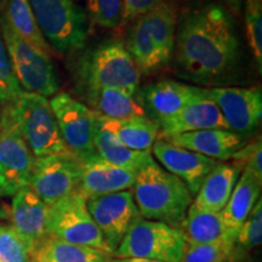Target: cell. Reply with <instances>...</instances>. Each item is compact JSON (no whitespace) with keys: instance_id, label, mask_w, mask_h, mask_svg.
<instances>
[{"instance_id":"obj_1","label":"cell","mask_w":262,"mask_h":262,"mask_svg":"<svg viewBox=\"0 0 262 262\" xmlns=\"http://www.w3.org/2000/svg\"><path fill=\"white\" fill-rule=\"evenodd\" d=\"M243 51L233 15L215 2L194 5L179 16L173 70L183 80L220 88L237 80Z\"/></svg>"},{"instance_id":"obj_2","label":"cell","mask_w":262,"mask_h":262,"mask_svg":"<svg viewBox=\"0 0 262 262\" xmlns=\"http://www.w3.org/2000/svg\"><path fill=\"white\" fill-rule=\"evenodd\" d=\"M179 12L173 0H164L131 22L125 48L141 74L168 67L172 60Z\"/></svg>"},{"instance_id":"obj_3","label":"cell","mask_w":262,"mask_h":262,"mask_svg":"<svg viewBox=\"0 0 262 262\" xmlns=\"http://www.w3.org/2000/svg\"><path fill=\"white\" fill-rule=\"evenodd\" d=\"M134 201L141 216L180 228L185 220L193 195L187 186L152 159L137 171Z\"/></svg>"},{"instance_id":"obj_4","label":"cell","mask_w":262,"mask_h":262,"mask_svg":"<svg viewBox=\"0 0 262 262\" xmlns=\"http://www.w3.org/2000/svg\"><path fill=\"white\" fill-rule=\"evenodd\" d=\"M74 74L81 94L103 88L123 90L130 95L139 91V68L125 44L116 39L103 40L85 50L77 62Z\"/></svg>"},{"instance_id":"obj_5","label":"cell","mask_w":262,"mask_h":262,"mask_svg":"<svg viewBox=\"0 0 262 262\" xmlns=\"http://www.w3.org/2000/svg\"><path fill=\"white\" fill-rule=\"evenodd\" d=\"M40 31L58 54L83 50L89 35L84 9L73 0H28Z\"/></svg>"},{"instance_id":"obj_6","label":"cell","mask_w":262,"mask_h":262,"mask_svg":"<svg viewBox=\"0 0 262 262\" xmlns=\"http://www.w3.org/2000/svg\"><path fill=\"white\" fill-rule=\"evenodd\" d=\"M0 32L21 89L44 97L57 94L60 80L50 56L19 37L3 15H0Z\"/></svg>"},{"instance_id":"obj_7","label":"cell","mask_w":262,"mask_h":262,"mask_svg":"<svg viewBox=\"0 0 262 262\" xmlns=\"http://www.w3.org/2000/svg\"><path fill=\"white\" fill-rule=\"evenodd\" d=\"M10 108L35 158L71 155L62 140L56 118L47 97L24 91L14 103L10 104Z\"/></svg>"},{"instance_id":"obj_8","label":"cell","mask_w":262,"mask_h":262,"mask_svg":"<svg viewBox=\"0 0 262 262\" xmlns=\"http://www.w3.org/2000/svg\"><path fill=\"white\" fill-rule=\"evenodd\" d=\"M187 248L188 243L180 228L141 217L131 226L112 257L180 262Z\"/></svg>"},{"instance_id":"obj_9","label":"cell","mask_w":262,"mask_h":262,"mask_svg":"<svg viewBox=\"0 0 262 262\" xmlns=\"http://www.w3.org/2000/svg\"><path fill=\"white\" fill-rule=\"evenodd\" d=\"M34 159L8 104L0 117V196H14L29 186Z\"/></svg>"},{"instance_id":"obj_10","label":"cell","mask_w":262,"mask_h":262,"mask_svg":"<svg viewBox=\"0 0 262 262\" xmlns=\"http://www.w3.org/2000/svg\"><path fill=\"white\" fill-rule=\"evenodd\" d=\"M48 235L111 254L79 192L49 205Z\"/></svg>"},{"instance_id":"obj_11","label":"cell","mask_w":262,"mask_h":262,"mask_svg":"<svg viewBox=\"0 0 262 262\" xmlns=\"http://www.w3.org/2000/svg\"><path fill=\"white\" fill-rule=\"evenodd\" d=\"M49 102L71 155L81 164L97 157L94 146L96 116L93 111L66 93L55 95Z\"/></svg>"},{"instance_id":"obj_12","label":"cell","mask_w":262,"mask_h":262,"mask_svg":"<svg viewBox=\"0 0 262 262\" xmlns=\"http://www.w3.org/2000/svg\"><path fill=\"white\" fill-rule=\"evenodd\" d=\"M83 165L72 155L39 157L33 164L29 187L47 205L79 191Z\"/></svg>"},{"instance_id":"obj_13","label":"cell","mask_w":262,"mask_h":262,"mask_svg":"<svg viewBox=\"0 0 262 262\" xmlns=\"http://www.w3.org/2000/svg\"><path fill=\"white\" fill-rule=\"evenodd\" d=\"M86 206L112 255L131 226L142 217L129 189L89 196Z\"/></svg>"},{"instance_id":"obj_14","label":"cell","mask_w":262,"mask_h":262,"mask_svg":"<svg viewBox=\"0 0 262 262\" xmlns=\"http://www.w3.org/2000/svg\"><path fill=\"white\" fill-rule=\"evenodd\" d=\"M205 96L220 108L228 130L250 136L262 118L261 88H204Z\"/></svg>"},{"instance_id":"obj_15","label":"cell","mask_w":262,"mask_h":262,"mask_svg":"<svg viewBox=\"0 0 262 262\" xmlns=\"http://www.w3.org/2000/svg\"><path fill=\"white\" fill-rule=\"evenodd\" d=\"M152 152L166 171L187 186L192 195L198 193L206 175L219 164L217 160L175 146L163 139L156 140Z\"/></svg>"},{"instance_id":"obj_16","label":"cell","mask_w":262,"mask_h":262,"mask_svg":"<svg viewBox=\"0 0 262 262\" xmlns=\"http://www.w3.org/2000/svg\"><path fill=\"white\" fill-rule=\"evenodd\" d=\"M205 97L204 88L165 79L141 89L137 98L145 108L147 116L158 122L173 117L188 103Z\"/></svg>"},{"instance_id":"obj_17","label":"cell","mask_w":262,"mask_h":262,"mask_svg":"<svg viewBox=\"0 0 262 262\" xmlns=\"http://www.w3.org/2000/svg\"><path fill=\"white\" fill-rule=\"evenodd\" d=\"M48 215L49 205L29 186L12 196L11 226L33 250L48 235Z\"/></svg>"},{"instance_id":"obj_18","label":"cell","mask_w":262,"mask_h":262,"mask_svg":"<svg viewBox=\"0 0 262 262\" xmlns=\"http://www.w3.org/2000/svg\"><path fill=\"white\" fill-rule=\"evenodd\" d=\"M159 129L158 139L206 129H227L220 108L208 97L193 101L178 114L156 122Z\"/></svg>"},{"instance_id":"obj_19","label":"cell","mask_w":262,"mask_h":262,"mask_svg":"<svg viewBox=\"0 0 262 262\" xmlns=\"http://www.w3.org/2000/svg\"><path fill=\"white\" fill-rule=\"evenodd\" d=\"M249 137L227 129H206L165 137L172 145L215 160H229L247 143Z\"/></svg>"},{"instance_id":"obj_20","label":"cell","mask_w":262,"mask_h":262,"mask_svg":"<svg viewBox=\"0 0 262 262\" xmlns=\"http://www.w3.org/2000/svg\"><path fill=\"white\" fill-rule=\"evenodd\" d=\"M81 165L83 171L78 192L85 199L94 195L127 191L135 185L137 171L108 164L98 156Z\"/></svg>"},{"instance_id":"obj_21","label":"cell","mask_w":262,"mask_h":262,"mask_svg":"<svg viewBox=\"0 0 262 262\" xmlns=\"http://www.w3.org/2000/svg\"><path fill=\"white\" fill-rule=\"evenodd\" d=\"M241 171L232 164L219 163L206 175L192 203L203 210L221 212L227 204Z\"/></svg>"},{"instance_id":"obj_22","label":"cell","mask_w":262,"mask_h":262,"mask_svg":"<svg viewBox=\"0 0 262 262\" xmlns=\"http://www.w3.org/2000/svg\"><path fill=\"white\" fill-rule=\"evenodd\" d=\"M96 120L101 126L114 134L123 145L139 152L149 153L159 135L158 125L148 117L110 119L96 116Z\"/></svg>"},{"instance_id":"obj_23","label":"cell","mask_w":262,"mask_h":262,"mask_svg":"<svg viewBox=\"0 0 262 262\" xmlns=\"http://www.w3.org/2000/svg\"><path fill=\"white\" fill-rule=\"evenodd\" d=\"M83 95L89 103V108L96 116L110 119L148 117L136 95H130L123 90L103 88L85 91Z\"/></svg>"},{"instance_id":"obj_24","label":"cell","mask_w":262,"mask_h":262,"mask_svg":"<svg viewBox=\"0 0 262 262\" xmlns=\"http://www.w3.org/2000/svg\"><path fill=\"white\" fill-rule=\"evenodd\" d=\"M112 255L47 235L35 245L32 262H111Z\"/></svg>"},{"instance_id":"obj_25","label":"cell","mask_w":262,"mask_h":262,"mask_svg":"<svg viewBox=\"0 0 262 262\" xmlns=\"http://www.w3.org/2000/svg\"><path fill=\"white\" fill-rule=\"evenodd\" d=\"M260 181L253 172L244 170L235 183L233 192L222 210L224 221L228 229L238 231L261 196Z\"/></svg>"},{"instance_id":"obj_26","label":"cell","mask_w":262,"mask_h":262,"mask_svg":"<svg viewBox=\"0 0 262 262\" xmlns=\"http://www.w3.org/2000/svg\"><path fill=\"white\" fill-rule=\"evenodd\" d=\"M94 146L97 156L108 164L139 171L152 160L150 153L139 152L123 145L114 134L104 129L96 120L94 133Z\"/></svg>"},{"instance_id":"obj_27","label":"cell","mask_w":262,"mask_h":262,"mask_svg":"<svg viewBox=\"0 0 262 262\" xmlns=\"http://www.w3.org/2000/svg\"><path fill=\"white\" fill-rule=\"evenodd\" d=\"M180 229L185 234L188 245L211 243L231 231L225 224L222 212L203 210L193 203Z\"/></svg>"},{"instance_id":"obj_28","label":"cell","mask_w":262,"mask_h":262,"mask_svg":"<svg viewBox=\"0 0 262 262\" xmlns=\"http://www.w3.org/2000/svg\"><path fill=\"white\" fill-rule=\"evenodd\" d=\"M0 15L4 16L12 29L26 41L49 56L54 54V50L39 28L28 0H8L5 10Z\"/></svg>"},{"instance_id":"obj_29","label":"cell","mask_w":262,"mask_h":262,"mask_svg":"<svg viewBox=\"0 0 262 262\" xmlns=\"http://www.w3.org/2000/svg\"><path fill=\"white\" fill-rule=\"evenodd\" d=\"M262 243V202L258 199L256 205L251 210L238 228L235 235L233 251L229 262H244L250 251L258 248Z\"/></svg>"},{"instance_id":"obj_30","label":"cell","mask_w":262,"mask_h":262,"mask_svg":"<svg viewBox=\"0 0 262 262\" xmlns=\"http://www.w3.org/2000/svg\"><path fill=\"white\" fill-rule=\"evenodd\" d=\"M237 231H228L217 241L206 244L188 245L180 262H229Z\"/></svg>"},{"instance_id":"obj_31","label":"cell","mask_w":262,"mask_h":262,"mask_svg":"<svg viewBox=\"0 0 262 262\" xmlns=\"http://www.w3.org/2000/svg\"><path fill=\"white\" fill-rule=\"evenodd\" d=\"M33 249L11 225H0V262H32Z\"/></svg>"},{"instance_id":"obj_32","label":"cell","mask_w":262,"mask_h":262,"mask_svg":"<svg viewBox=\"0 0 262 262\" xmlns=\"http://www.w3.org/2000/svg\"><path fill=\"white\" fill-rule=\"evenodd\" d=\"M84 11L91 24L102 28H116L122 22L123 0H86Z\"/></svg>"},{"instance_id":"obj_33","label":"cell","mask_w":262,"mask_h":262,"mask_svg":"<svg viewBox=\"0 0 262 262\" xmlns=\"http://www.w3.org/2000/svg\"><path fill=\"white\" fill-rule=\"evenodd\" d=\"M245 26L258 73L262 72V0H247Z\"/></svg>"},{"instance_id":"obj_34","label":"cell","mask_w":262,"mask_h":262,"mask_svg":"<svg viewBox=\"0 0 262 262\" xmlns=\"http://www.w3.org/2000/svg\"><path fill=\"white\" fill-rule=\"evenodd\" d=\"M24 93L12 71L4 39L0 32V103L8 106L14 103Z\"/></svg>"},{"instance_id":"obj_35","label":"cell","mask_w":262,"mask_h":262,"mask_svg":"<svg viewBox=\"0 0 262 262\" xmlns=\"http://www.w3.org/2000/svg\"><path fill=\"white\" fill-rule=\"evenodd\" d=\"M232 165H234L239 171L253 172L256 178L262 181V143L261 137L245 143L232 156Z\"/></svg>"},{"instance_id":"obj_36","label":"cell","mask_w":262,"mask_h":262,"mask_svg":"<svg viewBox=\"0 0 262 262\" xmlns=\"http://www.w3.org/2000/svg\"><path fill=\"white\" fill-rule=\"evenodd\" d=\"M164 0H123V16L120 25H129L134 19L145 15Z\"/></svg>"},{"instance_id":"obj_37","label":"cell","mask_w":262,"mask_h":262,"mask_svg":"<svg viewBox=\"0 0 262 262\" xmlns=\"http://www.w3.org/2000/svg\"><path fill=\"white\" fill-rule=\"evenodd\" d=\"M215 3L220 4L222 6H225L226 9L231 12L232 15L235 16L241 12L242 9V0H216Z\"/></svg>"},{"instance_id":"obj_38","label":"cell","mask_w":262,"mask_h":262,"mask_svg":"<svg viewBox=\"0 0 262 262\" xmlns=\"http://www.w3.org/2000/svg\"><path fill=\"white\" fill-rule=\"evenodd\" d=\"M111 262H157V261L146 260V258H137V257H112Z\"/></svg>"},{"instance_id":"obj_39","label":"cell","mask_w":262,"mask_h":262,"mask_svg":"<svg viewBox=\"0 0 262 262\" xmlns=\"http://www.w3.org/2000/svg\"><path fill=\"white\" fill-rule=\"evenodd\" d=\"M6 4H8V0H0V14H3L6 8Z\"/></svg>"},{"instance_id":"obj_40","label":"cell","mask_w":262,"mask_h":262,"mask_svg":"<svg viewBox=\"0 0 262 262\" xmlns=\"http://www.w3.org/2000/svg\"><path fill=\"white\" fill-rule=\"evenodd\" d=\"M244 262H251V261H248V260H247V261H244Z\"/></svg>"},{"instance_id":"obj_41","label":"cell","mask_w":262,"mask_h":262,"mask_svg":"<svg viewBox=\"0 0 262 262\" xmlns=\"http://www.w3.org/2000/svg\"><path fill=\"white\" fill-rule=\"evenodd\" d=\"M73 2H74V0H73Z\"/></svg>"}]
</instances>
